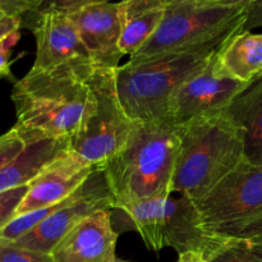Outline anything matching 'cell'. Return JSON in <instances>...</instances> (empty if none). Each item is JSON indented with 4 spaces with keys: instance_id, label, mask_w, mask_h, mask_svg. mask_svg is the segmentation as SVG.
I'll return each mask as SVG.
<instances>
[{
    "instance_id": "cell-12",
    "label": "cell",
    "mask_w": 262,
    "mask_h": 262,
    "mask_svg": "<svg viewBox=\"0 0 262 262\" xmlns=\"http://www.w3.org/2000/svg\"><path fill=\"white\" fill-rule=\"evenodd\" d=\"M95 68L117 69L124 56L119 48L123 28L122 3L92 4L68 12Z\"/></svg>"
},
{
    "instance_id": "cell-25",
    "label": "cell",
    "mask_w": 262,
    "mask_h": 262,
    "mask_svg": "<svg viewBox=\"0 0 262 262\" xmlns=\"http://www.w3.org/2000/svg\"><path fill=\"white\" fill-rule=\"evenodd\" d=\"M260 27H262V0H251L243 31H252Z\"/></svg>"
},
{
    "instance_id": "cell-16",
    "label": "cell",
    "mask_w": 262,
    "mask_h": 262,
    "mask_svg": "<svg viewBox=\"0 0 262 262\" xmlns=\"http://www.w3.org/2000/svg\"><path fill=\"white\" fill-rule=\"evenodd\" d=\"M219 76L252 83L262 76V32L242 31L233 36L215 56Z\"/></svg>"
},
{
    "instance_id": "cell-29",
    "label": "cell",
    "mask_w": 262,
    "mask_h": 262,
    "mask_svg": "<svg viewBox=\"0 0 262 262\" xmlns=\"http://www.w3.org/2000/svg\"><path fill=\"white\" fill-rule=\"evenodd\" d=\"M210 2L215 3V4L220 5H228V7H233V5L245 4V3L250 2V0H210Z\"/></svg>"
},
{
    "instance_id": "cell-5",
    "label": "cell",
    "mask_w": 262,
    "mask_h": 262,
    "mask_svg": "<svg viewBox=\"0 0 262 262\" xmlns=\"http://www.w3.org/2000/svg\"><path fill=\"white\" fill-rule=\"evenodd\" d=\"M110 210L113 227L118 234L137 232L146 247L155 252L171 247L178 255L201 251L207 257L223 243L204 232L193 201L183 194L146 200Z\"/></svg>"
},
{
    "instance_id": "cell-23",
    "label": "cell",
    "mask_w": 262,
    "mask_h": 262,
    "mask_svg": "<svg viewBox=\"0 0 262 262\" xmlns=\"http://www.w3.org/2000/svg\"><path fill=\"white\" fill-rule=\"evenodd\" d=\"M46 0H0V14L17 17L28 13H37Z\"/></svg>"
},
{
    "instance_id": "cell-17",
    "label": "cell",
    "mask_w": 262,
    "mask_h": 262,
    "mask_svg": "<svg viewBox=\"0 0 262 262\" xmlns=\"http://www.w3.org/2000/svg\"><path fill=\"white\" fill-rule=\"evenodd\" d=\"M68 148V140L45 138L27 142L25 150L0 171V192L28 186Z\"/></svg>"
},
{
    "instance_id": "cell-33",
    "label": "cell",
    "mask_w": 262,
    "mask_h": 262,
    "mask_svg": "<svg viewBox=\"0 0 262 262\" xmlns=\"http://www.w3.org/2000/svg\"><path fill=\"white\" fill-rule=\"evenodd\" d=\"M261 77H262V76H261Z\"/></svg>"
},
{
    "instance_id": "cell-26",
    "label": "cell",
    "mask_w": 262,
    "mask_h": 262,
    "mask_svg": "<svg viewBox=\"0 0 262 262\" xmlns=\"http://www.w3.org/2000/svg\"><path fill=\"white\" fill-rule=\"evenodd\" d=\"M22 26V19L17 17H9V15L0 14V41L7 37L10 33L19 31Z\"/></svg>"
},
{
    "instance_id": "cell-31",
    "label": "cell",
    "mask_w": 262,
    "mask_h": 262,
    "mask_svg": "<svg viewBox=\"0 0 262 262\" xmlns=\"http://www.w3.org/2000/svg\"><path fill=\"white\" fill-rule=\"evenodd\" d=\"M115 262H130V261H125V260H122V258H118L117 257V260H115Z\"/></svg>"
},
{
    "instance_id": "cell-20",
    "label": "cell",
    "mask_w": 262,
    "mask_h": 262,
    "mask_svg": "<svg viewBox=\"0 0 262 262\" xmlns=\"http://www.w3.org/2000/svg\"><path fill=\"white\" fill-rule=\"evenodd\" d=\"M0 262H54L51 255L0 241Z\"/></svg>"
},
{
    "instance_id": "cell-7",
    "label": "cell",
    "mask_w": 262,
    "mask_h": 262,
    "mask_svg": "<svg viewBox=\"0 0 262 262\" xmlns=\"http://www.w3.org/2000/svg\"><path fill=\"white\" fill-rule=\"evenodd\" d=\"M193 204L201 228L212 239H262V166L245 159Z\"/></svg>"
},
{
    "instance_id": "cell-8",
    "label": "cell",
    "mask_w": 262,
    "mask_h": 262,
    "mask_svg": "<svg viewBox=\"0 0 262 262\" xmlns=\"http://www.w3.org/2000/svg\"><path fill=\"white\" fill-rule=\"evenodd\" d=\"M89 105L71 148L84 161L102 168L129 138L136 123L124 112L115 82V69L94 68Z\"/></svg>"
},
{
    "instance_id": "cell-32",
    "label": "cell",
    "mask_w": 262,
    "mask_h": 262,
    "mask_svg": "<svg viewBox=\"0 0 262 262\" xmlns=\"http://www.w3.org/2000/svg\"><path fill=\"white\" fill-rule=\"evenodd\" d=\"M50 2H54V3H59V2H66V0H50Z\"/></svg>"
},
{
    "instance_id": "cell-4",
    "label": "cell",
    "mask_w": 262,
    "mask_h": 262,
    "mask_svg": "<svg viewBox=\"0 0 262 262\" xmlns=\"http://www.w3.org/2000/svg\"><path fill=\"white\" fill-rule=\"evenodd\" d=\"M176 128L181 148L173 193L197 201L245 160L242 137L225 112L194 118Z\"/></svg>"
},
{
    "instance_id": "cell-2",
    "label": "cell",
    "mask_w": 262,
    "mask_h": 262,
    "mask_svg": "<svg viewBox=\"0 0 262 262\" xmlns=\"http://www.w3.org/2000/svg\"><path fill=\"white\" fill-rule=\"evenodd\" d=\"M179 148L181 138L173 125L136 123L125 145L102 166L113 207L173 194Z\"/></svg>"
},
{
    "instance_id": "cell-28",
    "label": "cell",
    "mask_w": 262,
    "mask_h": 262,
    "mask_svg": "<svg viewBox=\"0 0 262 262\" xmlns=\"http://www.w3.org/2000/svg\"><path fill=\"white\" fill-rule=\"evenodd\" d=\"M177 262H209L206 255L201 251H188L179 255V258Z\"/></svg>"
},
{
    "instance_id": "cell-21",
    "label": "cell",
    "mask_w": 262,
    "mask_h": 262,
    "mask_svg": "<svg viewBox=\"0 0 262 262\" xmlns=\"http://www.w3.org/2000/svg\"><path fill=\"white\" fill-rule=\"evenodd\" d=\"M28 187L30 184L0 192V230L15 217V212L28 192Z\"/></svg>"
},
{
    "instance_id": "cell-19",
    "label": "cell",
    "mask_w": 262,
    "mask_h": 262,
    "mask_svg": "<svg viewBox=\"0 0 262 262\" xmlns=\"http://www.w3.org/2000/svg\"><path fill=\"white\" fill-rule=\"evenodd\" d=\"M209 262H262V239L223 242L209 256Z\"/></svg>"
},
{
    "instance_id": "cell-30",
    "label": "cell",
    "mask_w": 262,
    "mask_h": 262,
    "mask_svg": "<svg viewBox=\"0 0 262 262\" xmlns=\"http://www.w3.org/2000/svg\"><path fill=\"white\" fill-rule=\"evenodd\" d=\"M8 77L12 78V72H0V79L8 78Z\"/></svg>"
},
{
    "instance_id": "cell-22",
    "label": "cell",
    "mask_w": 262,
    "mask_h": 262,
    "mask_svg": "<svg viewBox=\"0 0 262 262\" xmlns=\"http://www.w3.org/2000/svg\"><path fill=\"white\" fill-rule=\"evenodd\" d=\"M25 147V140L14 127L0 136V171L9 165Z\"/></svg>"
},
{
    "instance_id": "cell-27",
    "label": "cell",
    "mask_w": 262,
    "mask_h": 262,
    "mask_svg": "<svg viewBox=\"0 0 262 262\" xmlns=\"http://www.w3.org/2000/svg\"><path fill=\"white\" fill-rule=\"evenodd\" d=\"M56 7L60 9L66 10V12H73V10L79 9L82 7H87V5L92 4H104V3H113V0H66V2L54 3Z\"/></svg>"
},
{
    "instance_id": "cell-1",
    "label": "cell",
    "mask_w": 262,
    "mask_h": 262,
    "mask_svg": "<svg viewBox=\"0 0 262 262\" xmlns=\"http://www.w3.org/2000/svg\"><path fill=\"white\" fill-rule=\"evenodd\" d=\"M94 68L87 61L53 69L31 68L15 82L14 128L26 143L45 138L71 141L89 105Z\"/></svg>"
},
{
    "instance_id": "cell-10",
    "label": "cell",
    "mask_w": 262,
    "mask_h": 262,
    "mask_svg": "<svg viewBox=\"0 0 262 262\" xmlns=\"http://www.w3.org/2000/svg\"><path fill=\"white\" fill-rule=\"evenodd\" d=\"M215 56L206 68L191 77L171 95L166 124L179 127L194 118L225 112L235 97L253 83L219 76L215 71Z\"/></svg>"
},
{
    "instance_id": "cell-24",
    "label": "cell",
    "mask_w": 262,
    "mask_h": 262,
    "mask_svg": "<svg viewBox=\"0 0 262 262\" xmlns=\"http://www.w3.org/2000/svg\"><path fill=\"white\" fill-rule=\"evenodd\" d=\"M19 38V31H15L0 41V72H10V54H12V50L18 43Z\"/></svg>"
},
{
    "instance_id": "cell-14",
    "label": "cell",
    "mask_w": 262,
    "mask_h": 262,
    "mask_svg": "<svg viewBox=\"0 0 262 262\" xmlns=\"http://www.w3.org/2000/svg\"><path fill=\"white\" fill-rule=\"evenodd\" d=\"M118 235L112 210H100L74 227L50 255L54 262H115Z\"/></svg>"
},
{
    "instance_id": "cell-3",
    "label": "cell",
    "mask_w": 262,
    "mask_h": 262,
    "mask_svg": "<svg viewBox=\"0 0 262 262\" xmlns=\"http://www.w3.org/2000/svg\"><path fill=\"white\" fill-rule=\"evenodd\" d=\"M229 40L170 51L143 60H128L118 67V95L128 117L135 123H165L171 95L206 68Z\"/></svg>"
},
{
    "instance_id": "cell-13",
    "label": "cell",
    "mask_w": 262,
    "mask_h": 262,
    "mask_svg": "<svg viewBox=\"0 0 262 262\" xmlns=\"http://www.w3.org/2000/svg\"><path fill=\"white\" fill-rule=\"evenodd\" d=\"M96 169V166L84 161L72 148H68L31 182L15 216L64 201L71 197Z\"/></svg>"
},
{
    "instance_id": "cell-11",
    "label": "cell",
    "mask_w": 262,
    "mask_h": 262,
    "mask_svg": "<svg viewBox=\"0 0 262 262\" xmlns=\"http://www.w3.org/2000/svg\"><path fill=\"white\" fill-rule=\"evenodd\" d=\"M31 30L36 40L33 69H53L83 61L91 63L69 13L51 2L38 10Z\"/></svg>"
},
{
    "instance_id": "cell-9",
    "label": "cell",
    "mask_w": 262,
    "mask_h": 262,
    "mask_svg": "<svg viewBox=\"0 0 262 262\" xmlns=\"http://www.w3.org/2000/svg\"><path fill=\"white\" fill-rule=\"evenodd\" d=\"M113 206L114 200L106 177L102 168H97L61 209L13 241V243L50 255L56 245L79 223L100 210L112 209Z\"/></svg>"
},
{
    "instance_id": "cell-15",
    "label": "cell",
    "mask_w": 262,
    "mask_h": 262,
    "mask_svg": "<svg viewBox=\"0 0 262 262\" xmlns=\"http://www.w3.org/2000/svg\"><path fill=\"white\" fill-rule=\"evenodd\" d=\"M225 114L242 137L246 160L262 166V77L235 97Z\"/></svg>"
},
{
    "instance_id": "cell-6",
    "label": "cell",
    "mask_w": 262,
    "mask_h": 262,
    "mask_svg": "<svg viewBox=\"0 0 262 262\" xmlns=\"http://www.w3.org/2000/svg\"><path fill=\"white\" fill-rule=\"evenodd\" d=\"M250 2L228 7L210 0H168L156 32L129 60L229 40L243 31Z\"/></svg>"
},
{
    "instance_id": "cell-18",
    "label": "cell",
    "mask_w": 262,
    "mask_h": 262,
    "mask_svg": "<svg viewBox=\"0 0 262 262\" xmlns=\"http://www.w3.org/2000/svg\"><path fill=\"white\" fill-rule=\"evenodd\" d=\"M123 28L119 48L124 55L137 53L156 32L168 0H120Z\"/></svg>"
}]
</instances>
